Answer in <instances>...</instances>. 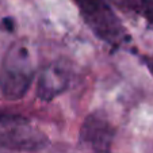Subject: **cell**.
Segmentation results:
<instances>
[{"mask_svg":"<svg viewBox=\"0 0 153 153\" xmlns=\"http://www.w3.org/2000/svg\"><path fill=\"white\" fill-rule=\"evenodd\" d=\"M34 80V62L29 48L15 42L0 62V92L7 100H19L29 92Z\"/></svg>","mask_w":153,"mask_h":153,"instance_id":"obj_1","label":"cell"},{"mask_svg":"<svg viewBox=\"0 0 153 153\" xmlns=\"http://www.w3.org/2000/svg\"><path fill=\"white\" fill-rule=\"evenodd\" d=\"M90 30L103 42L121 48L130 41L129 33L106 0H73Z\"/></svg>","mask_w":153,"mask_h":153,"instance_id":"obj_2","label":"cell"},{"mask_svg":"<svg viewBox=\"0 0 153 153\" xmlns=\"http://www.w3.org/2000/svg\"><path fill=\"white\" fill-rule=\"evenodd\" d=\"M115 127L100 111L88 114L80 127L79 140L91 153H111Z\"/></svg>","mask_w":153,"mask_h":153,"instance_id":"obj_3","label":"cell"},{"mask_svg":"<svg viewBox=\"0 0 153 153\" xmlns=\"http://www.w3.org/2000/svg\"><path fill=\"white\" fill-rule=\"evenodd\" d=\"M25 123L1 125L0 127V146L12 150H39L49 142L48 137L39 130L31 129Z\"/></svg>","mask_w":153,"mask_h":153,"instance_id":"obj_4","label":"cell"},{"mask_svg":"<svg viewBox=\"0 0 153 153\" xmlns=\"http://www.w3.org/2000/svg\"><path fill=\"white\" fill-rule=\"evenodd\" d=\"M69 71L65 64L52 62L41 72L37 84V96L41 100L50 102L67 91L69 85Z\"/></svg>","mask_w":153,"mask_h":153,"instance_id":"obj_5","label":"cell"},{"mask_svg":"<svg viewBox=\"0 0 153 153\" xmlns=\"http://www.w3.org/2000/svg\"><path fill=\"white\" fill-rule=\"evenodd\" d=\"M117 7L144 18L150 26H153V0H110Z\"/></svg>","mask_w":153,"mask_h":153,"instance_id":"obj_6","label":"cell"},{"mask_svg":"<svg viewBox=\"0 0 153 153\" xmlns=\"http://www.w3.org/2000/svg\"><path fill=\"white\" fill-rule=\"evenodd\" d=\"M27 122L19 114H14V113H8L4 111L3 108H0V125H11V123H25Z\"/></svg>","mask_w":153,"mask_h":153,"instance_id":"obj_7","label":"cell"},{"mask_svg":"<svg viewBox=\"0 0 153 153\" xmlns=\"http://www.w3.org/2000/svg\"><path fill=\"white\" fill-rule=\"evenodd\" d=\"M141 61H142V64H144L145 67H146V69L149 71V73L152 75V77H153V56L144 54L141 57Z\"/></svg>","mask_w":153,"mask_h":153,"instance_id":"obj_8","label":"cell"},{"mask_svg":"<svg viewBox=\"0 0 153 153\" xmlns=\"http://www.w3.org/2000/svg\"><path fill=\"white\" fill-rule=\"evenodd\" d=\"M3 26L6 27L8 31H11V30L14 29V22H12L11 18H6V19L3 20Z\"/></svg>","mask_w":153,"mask_h":153,"instance_id":"obj_9","label":"cell"}]
</instances>
